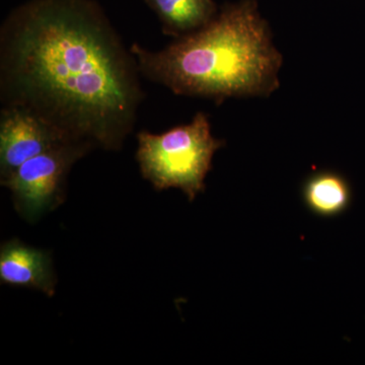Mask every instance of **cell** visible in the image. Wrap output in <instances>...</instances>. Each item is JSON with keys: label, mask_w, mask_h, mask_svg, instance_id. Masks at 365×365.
I'll return each instance as SVG.
<instances>
[{"label": "cell", "mask_w": 365, "mask_h": 365, "mask_svg": "<svg viewBox=\"0 0 365 365\" xmlns=\"http://www.w3.org/2000/svg\"><path fill=\"white\" fill-rule=\"evenodd\" d=\"M307 207L316 215L331 217L349 207L351 189L344 178L333 172H321L307 180L304 187Z\"/></svg>", "instance_id": "8"}, {"label": "cell", "mask_w": 365, "mask_h": 365, "mask_svg": "<svg viewBox=\"0 0 365 365\" xmlns=\"http://www.w3.org/2000/svg\"><path fill=\"white\" fill-rule=\"evenodd\" d=\"M66 143L71 141L33 112L14 106L2 107L0 114L1 185L26 160Z\"/></svg>", "instance_id": "5"}, {"label": "cell", "mask_w": 365, "mask_h": 365, "mask_svg": "<svg viewBox=\"0 0 365 365\" xmlns=\"http://www.w3.org/2000/svg\"><path fill=\"white\" fill-rule=\"evenodd\" d=\"M135 57L93 0H30L0 29V98L71 143L119 150L144 93Z\"/></svg>", "instance_id": "1"}, {"label": "cell", "mask_w": 365, "mask_h": 365, "mask_svg": "<svg viewBox=\"0 0 365 365\" xmlns=\"http://www.w3.org/2000/svg\"><path fill=\"white\" fill-rule=\"evenodd\" d=\"M145 2L158 14L163 32L176 38L200 30L217 14L213 0H145Z\"/></svg>", "instance_id": "7"}, {"label": "cell", "mask_w": 365, "mask_h": 365, "mask_svg": "<svg viewBox=\"0 0 365 365\" xmlns=\"http://www.w3.org/2000/svg\"><path fill=\"white\" fill-rule=\"evenodd\" d=\"M91 150L88 144L66 143L24 163L2 184L11 190L19 213L34 222L60 205L72 165Z\"/></svg>", "instance_id": "4"}, {"label": "cell", "mask_w": 365, "mask_h": 365, "mask_svg": "<svg viewBox=\"0 0 365 365\" xmlns=\"http://www.w3.org/2000/svg\"><path fill=\"white\" fill-rule=\"evenodd\" d=\"M136 160L144 179L157 191L182 190L190 201L205 190V178L225 141L211 134L207 115L197 113L191 123L160 134H137Z\"/></svg>", "instance_id": "3"}, {"label": "cell", "mask_w": 365, "mask_h": 365, "mask_svg": "<svg viewBox=\"0 0 365 365\" xmlns=\"http://www.w3.org/2000/svg\"><path fill=\"white\" fill-rule=\"evenodd\" d=\"M130 51L148 81L216 104L232 97H268L280 86L282 55L253 0L225 7L202 29L160 51L137 43Z\"/></svg>", "instance_id": "2"}, {"label": "cell", "mask_w": 365, "mask_h": 365, "mask_svg": "<svg viewBox=\"0 0 365 365\" xmlns=\"http://www.w3.org/2000/svg\"><path fill=\"white\" fill-rule=\"evenodd\" d=\"M0 281L2 284L40 290L51 297L57 282L51 256L18 240L4 242L0 249Z\"/></svg>", "instance_id": "6"}]
</instances>
